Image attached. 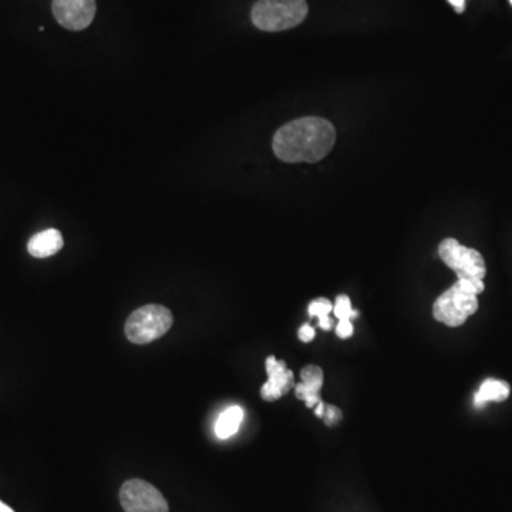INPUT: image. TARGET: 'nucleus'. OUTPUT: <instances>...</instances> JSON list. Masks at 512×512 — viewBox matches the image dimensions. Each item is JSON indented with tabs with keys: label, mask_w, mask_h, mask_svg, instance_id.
Returning a JSON list of instances; mask_svg holds the SVG:
<instances>
[{
	"label": "nucleus",
	"mask_w": 512,
	"mask_h": 512,
	"mask_svg": "<svg viewBox=\"0 0 512 512\" xmlns=\"http://www.w3.org/2000/svg\"><path fill=\"white\" fill-rule=\"evenodd\" d=\"M335 127L321 117H304L280 127L273 137V153L285 163H316L335 146Z\"/></svg>",
	"instance_id": "f257e3e1"
},
{
	"label": "nucleus",
	"mask_w": 512,
	"mask_h": 512,
	"mask_svg": "<svg viewBox=\"0 0 512 512\" xmlns=\"http://www.w3.org/2000/svg\"><path fill=\"white\" fill-rule=\"evenodd\" d=\"M252 22L263 31L296 28L307 16L306 0H258L252 7Z\"/></svg>",
	"instance_id": "f03ea898"
},
{
	"label": "nucleus",
	"mask_w": 512,
	"mask_h": 512,
	"mask_svg": "<svg viewBox=\"0 0 512 512\" xmlns=\"http://www.w3.org/2000/svg\"><path fill=\"white\" fill-rule=\"evenodd\" d=\"M172 313L161 305H146L137 309L126 322V336L134 345H148L157 340L172 326Z\"/></svg>",
	"instance_id": "7ed1b4c3"
},
{
	"label": "nucleus",
	"mask_w": 512,
	"mask_h": 512,
	"mask_svg": "<svg viewBox=\"0 0 512 512\" xmlns=\"http://www.w3.org/2000/svg\"><path fill=\"white\" fill-rule=\"evenodd\" d=\"M441 260L457 273L458 279H484L487 268L478 251L461 245L457 239H444L438 246Z\"/></svg>",
	"instance_id": "20e7f679"
},
{
	"label": "nucleus",
	"mask_w": 512,
	"mask_h": 512,
	"mask_svg": "<svg viewBox=\"0 0 512 512\" xmlns=\"http://www.w3.org/2000/svg\"><path fill=\"white\" fill-rule=\"evenodd\" d=\"M478 311L477 295L468 294L455 284L438 297L433 306L434 318L450 328L464 324Z\"/></svg>",
	"instance_id": "39448f33"
},
{
	"label": "nucleus",
	"mask_w": 512,
	"mask_h": 512,
	"mask_svg": "<svg viewBox=\"0 0 512 512\" xmlns=\"http://www.w3.org/2000/svg\"><path fill=\"white\" fill-rule=\"evenodd\" d=\"M119 502L126 512H170L164 495L150 482L137 478L124 482Z\"/></svg>",
	"instance_id": "423d86ee"
},
{
	"label": "nucleus",
	"mask_w": 512,
	"mask_h": 512,
	"mask_svg": "<svg viewBox=\"0 0 512 512\" xmlns=\"http://www.w3.org/2000/svg\"><path fill=\"white\" fill-rule=\"evenodd\" d=\"M96 11V0H53L51 4V12L58 24L72 31L89 28Z\"/></svg>",
	"instance_id": "0eeeda50"
},
{
	"label": "nucleus",
	"mask_w": 512,
	"mask_h": 512,
	"mask_svg": "<svg viewBox=\"0 0 512 512\" xmlns=\"http://www.w3.org/2000/svg\"><path fill=\"white\" fill-rule=\"evenodd\" d=\"M265 365H267L268 382L260 389V396L267 402H273L295 387L294 373L287 369L284 360H278L275 356H269Z\"/></svg>",
	"instance_id": "6e6552de"
},
{
	"label": "nucleus",
	"mask_w": 512,
	"mask_h": 512,
	"mask_svg": "<svg viewBox=\"0 0 512 512\" xmlns=\"http://www.w3.org/2000/svg\"><path fill=\"white\" fill-rule=\"evenodd\" d=\"M302 383L295 386L296 396L304 400L306 407L321 403V389L323 386V372L319 366L307 365L301 372Z\"/></svg>",
	"instance_id": "1a4fd4ad"
},
{
	"label": "nucleus",
	"mask_w": 512,
	"mask_h": 512,
	"mask_svg": "<svg viewBox=\"0 0 512 512\" xmlns=\"http://www.w3.org/2000/svg\"><path fill=\"white\" fill-rule=\"evenodd\" d=\"M65 245L63 235L58 229L50 228L31 236L28 243V251L34 258L43 260L56 255Z\"/></svg>",
	"instance_id": "9d476101"
},
{
	"label": "nucleus",
	"mask_w": 512,
	"mask_h": 512,
	"mask_svg": "<svg viewBox=\"0 0 512 512\" xmlns=\"http://www.w3.org/2000/svg\"><path fill=\"white\" fill-rule=\"evenodd\" d=\"M509 393H511V389H509L508 383L504 382V380L487 379L482 383L480 390L475 393V407L481 409L490 402H495V403L506 402L508 399Z\"/></svg>",
	"instance_id": "9b49d317"
},
{
	"label": "nucleus",
	"mask_w": 512,
	"mask_h": 512,
	"mask_svg": "<svg viewBox=\"0 0 512 512\" xmlns=\"http://www.w3.org/2000/svg\"><path fill=\"white\" fill-rule=\"evenodd\" d=\"M243 410L239 406H233L219 414L216 423V434L219 440H226L238 433L239 427L243 424Z\"/></svg>",
	"instance_id": "f8f14e48"
},
{
	"label": "nucleus",
	"mask_w": 512,
	"mask_h": 512,
	"mask_svg": "<svg viewBox=\"0 0 512 512\" xmlns=\"http://www.w3.org/2000/svg\"><path fill=\"white\" fill-rule=\"evenodd\" d=\"M333 311H335L336 318L339 321H352V319L358 318V312L355 311L350 304V299L346 295H339L336 297V304L333 306Z\"/></svg>",
	"instance_id": "ddd939ff"
},
{
	"label": "nucleus",
	"mask_w": 512,
	"mask_h": 512,
	"mask_svg": "<svg viewBox=\"0 0 512 512\" xmlns=\"http://www.w3.org/2000/svg\"><path fill=\"white\" fill-rule=\"evenodd\" d=\"M331 311H333V305L331 304L329 299H324V297L314 299L307 306V312H309L311 318H324V316H329Z\"/></svg>",
	"instance_id": "4468645a"
},
{
	"label": "nucleus",
	"mask_w": 512,
	"mask_h": 512,
	"mask_svg": "<svg viewBox=\"0 0 512 512\" xmlns=\"http://www.w3.org/2000/svg\"><path fill=\"white\" fill-rule=\"evenodd\" d=\"M457 284L461 289L465 290L468 294L480 295L484 292V280L481 279H458Z\"/></svg>",
	"instance_id": "2eb2a0df"
},
{
	"label": "nucleus",
	"mask_w": 512,
	"mask_h": 512,
	"mask_svg": "<svg viewBox=\"0 0 512 512\" xmlns=\"http://www.w3.org/2000/svg\"><path fill=\"white\" fill-rule=\"evenodd\" d=\"M324 421H326V426L333 427L339 423V421L343 419V414H341L340 410L336 406H329L324 410Z\"/></svg>",
	"instance_id": "dca6fc26"
},
{
	"label": "nucleus",
	"mask_w": 512,
	"mask_h": 512,
	"mask_svg": "<svg viewBox=\"0 0 512 512\" xmlns=\"http://www.w3.org/2000/svg\"><path fill=\"white\" fill-rule=\"evenodd\" d=\"M336 335L340 339H349L353 335V324L350 321H339Z\"/></svg>",
	"instance_id": "f3484780"
},
{
	"label": "nucleus",
	"mask_w": 512,
	"mask_h": 512,
	"mask_svg": "<svg viewBox=\"0 0 512 512\" xmlns=\"http://www.w3.org/2000/svg\"><path fill=\"white\" fill-rule=\"evenodd\" d=\"M314 335H316L314 329L312 328L311 324L307 323L304 324V326L299 329V331H297V336H299V339H301L304 343H309V341L313 340Z\"/></svg>",
	"instance_id": "a211bd4d"
},
{
	"label": "nucleus",
	"mask_w": 512,
	"mask_h": 512,
	"mask_svg": "<svg viewBox=\"0 0 512 512\" xmlns=\"http://www.w3.org/2000/svg\"><path fill=\"white\" fill-rule=\"evenodd\" d=\"M319 326H321L323 331H329V329L333 326V322H331V319L329 318V316H324V318L319 319Z\"/></svg>",
	"instance_id": "6ab92c4d"
},
{
	"label": "nucleus",
	"mask_w": 512,
	"mask_h": 512,
	"mask_svg": "<svg viewBox=\"0 0 512 512\" xmlns=\"http://www.w3.org/2000/svg\"><path fill=\"white\" fill-rule=\"evenodd\" d=\"M453 6H455V11L463 12L464 11L465 0H448Z\"/></svg>",
	"instance_id": "aec40b11"
},
{
	"label": "nucleus",
	"mask_w": 512,
	"mask_h": 512,
	"mask_svg": "<svg viewBox=\"0 0 512 512\" xmlns=\"http://www.w3.org/2000/svg\"><path fill=\"white\" fill-rule=\"evenodd\" d=\"M324 410H326V407H324L323 402H321V403L316 404V410H314V414H316V416L318 417H323Z\"/></svg>",
	"instance_id": "412c9836"
},
{
	"label": "nucleus",
	"mask_w": 512,
	"mask_h": 512,
	"mask_svg": "<svg viewBox=\"0 0 512 512\" xmlns=\"http://www.w3.org/2000/svg\"><path fill=\"white\" fill-rule=\"evenodd\" d=\"M0 512H14L11 507L6 506L4 502L0 501Z\"/></svg>",
	"instance_id": "4be33fe9"
},
{
	"label": "nucleus",
	"mask_w": 512,
	"mask_h": 512,
	"mask_svg": "<svg viewBox=\"0 0 512 512\" xmlns=\"http://www.w3.org/2000/svg\"><path fill=\"white\" fill-rule=\"evenodd\" d=\"M509 2H511V4H512V0H509Z\"/></svg>",
	"instance_id": "5701e85b"
}]
</instances>
